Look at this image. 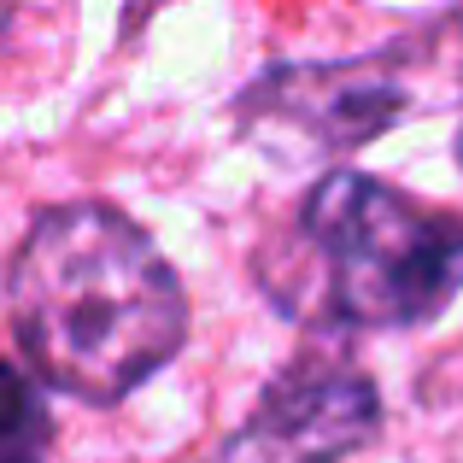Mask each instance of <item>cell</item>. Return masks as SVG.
I'll list each match as a JSON object with an SVG mask.
<instances>
[{"label":"cell","instance_id":"2","mask_svg":"<svg viewBox=\"0 0 463 463\" xmlns=\"http://www.w3.org/2000/svg\"><path fill=\"white\" fill-rule=\"evenodd\" d=\"M317 306L358 328H417L463 294V217L417 205L358 170H335L299 212Z\"/></svg>","mask_w":463,"mask_h":463},{"label":"cell","instance_id":"6","mask_svg":"<svg viewBox=\"0 0 463 463\" xmlns=\"http://www.w3.org/2000/svg\"><path fill=\"white\" fill-rule=\"evenodd\" d=\"M6 24H12V12H0V35H6Z\"/></svg>","mask_w":463,"mask_h":463},{"label":"cell","instance_id":"4","mask_svg":"<svg viewBox=\"0 0 463 463\" xmlns=\"http://www.w3.org/2000/svg\"><path fill=\"white\" fill-rule=\"evenodd\" d=\"M247 112H270L311 147H358L405 112V94L375 65H288L252 82Z\"/></svg>","mask_w":463,"mask_h":463},{"label":"cell","instance_id":"3","mask_svg":"<svg viewBox=\"0 0 463 463\" xmlns=\"http://www.w3.org/2000/svg\"><path fill=\"white\" fill-rule=\"evenodd\" d=\"M375 387L352 370H294L212 463H340L375 434Z\"/></svg>","mask_w":463,"mask_h":463},{"label":"cell","instance_id":"1","mask_svg":"<svg viewBox=\"0 0 463 463\" xmlns=\"http://www.w3.org/2000/svg\"><path fill=\"white\" fill-rule=\"evenodd\" d=\"M6 299L35 375L89 405L136 393L188 335V299L170 264L124 212L100 200L35 217L12 259Z\"/></svg>","mask_w":463,"mask_h":463},{"label":"cell","instance_id":"5","mask_svg":"<svg viewBox=\"0 0 463 463\" xmlns=\"http://www.w3.org/2000/svg\"><path fill=\"white\" fill-rule=\"evenodd\" d=\"M53 429H47L42 393L30 375H18L0 358V463H47Z\"/></svg>","mask_w":463,"mask_h":463}]
</instances>
